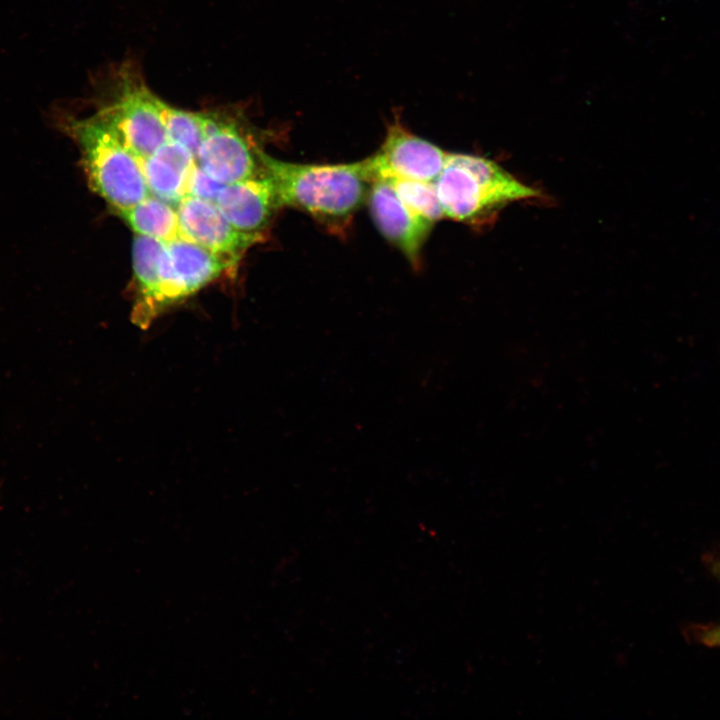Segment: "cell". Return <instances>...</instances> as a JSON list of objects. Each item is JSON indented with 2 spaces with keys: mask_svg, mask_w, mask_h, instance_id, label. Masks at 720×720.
Instances as JSON below:
<instances>
[{
  "mask_svg": "<svg viewBox=\"0 0 720 720\" xmlns=\"http://www.w3.org/2000/svg\"><path fill=\"white\" fill-rule=\"evenodd\" d=\"M275 187L280 207L301 210L327 229L344 232L367 200L373 178L367 160L342 164H301L258 152Z\"/></svg>",
  "mask_w": 720,
  "mask_h": 720,
  "instance_id": "obj_1",
  "label": "cell"
},
{
  "mask_svg": "<svg viewBox=\"0 0 720 720\" xmlns=\"http://www.w3.org/2000/svg\"><path fill=\"white\" fill-rule=\"evenodd\" d=\"M434 182L444 217L468 224L480 223L509 203L539 194L494 161L462 153L447 154Z\"/></svg>",
  "mask_w": 720,
  "mask_h": 720,
  "instance_id": "obj_2",
  "label": "cell"
},
{
  "mask_svg": "<svg viewBox=\"0 0 720 720\" xmlns=\"http://www.w3.org/2000/svg\"><path fill=\"white\" fill-rule=\"evenodd\" d=\"M59 121L80 149L90 187L117 213L151 195L136 156L94 114Z\"/></svg>",
  "mask_w": 720,
  "mask_h": 720,
  "instance_id": "obj_3",
  "label": "cell"
},
{
  "mask_svg": "<svg viewBox=\"0 0 720 720\" xmlns=\"http://www.w3.org/2000/svg\"><path fill=\"white\" fill-rule=\"evenodd\" d=\"M253 127L236 106L209 109L204 139L196 156L200 168L223 184L263 172Z\"/></svg>",
  "mask_w": 720,
  "mask_h": 720,
  "instance_id": "obj_4",
  "label": "cell"
},
{
  "mask_svg": "<svg viewBox=\"0 0 720 720\" xmlns=\"http://www.w3.org/2000/svg\"><path fill=\"white\" fill-rule=\"evenodd\" d=\"M447 154L395 120L388 127L380 149L366 160L373 182L390 178L434 182L444 166Z\"/></svg>",
  "mask_w": 720,
  "mask_h": 720,
  "instance_id": "obj_5",
  "label": "cell"
},
{
  "mask_svg": "<svg viewBox=\"0 0 720 720\" xmlns=\"http://www.w3.org/2000/svg\"><path fill=\"white\" fill-rule=\"evenodd\" d=\"M180 238L192 241L218 257L229 270L261 239L232 226L213 202L185 196L176 206Z\"/></svg>",
  "mask_w": 720,
  "mask_h": 720,
  "instance_id": "obj_6",
  "label": "cell"
},
{
  "mask_svg": "<svg viewBox=\"0 0 720 720\" xmlns=\"http://www.w3.org/2000/svg\"><path fill=\"white\" fill-rule=\"evenodd\" d=\"M367 200L380 232L411 264L419 265L422 248L434 224L411 210L397 196L388 180H375Z\"/></svg>",
  "mask_w": 720,
  "mask_h": 720,
  "instance_id": "obj_7",
  "label": "cell"
},
{
  "mask_svg": "<svg viewBox=\"0 0 720 720\" xmlns=\"http://www.w3.org/2000/svg\"><path fill=\"white\" fill-rule=\"evenodd\" d=\"M215 204L234 228L262 241L276 210L281 208L274 184L264 171L226 184Z\"/></svg>",
  "mask_w": 720,
  "mask_h": 720,
  "instance_id": "obj_8",
  "label": "cell"
},
{
  "mask_svg": "<svg viewBox=\"0 0 720 720\" xmlns=\"http://www.w3.org/2000/svg\"><path fill=\"white\" fill-rule=\"evenodd\" d=\"M136 158L150 194L176 207L186 196L187 178L196 164L192 152L166 139L153 154Z\"/></svg>",
  "mask_w": 720,
  "mask_h": 720,
  "instance_id": "obj_9",
  "label": "cell"
},
{
  "mask_svg": "<svg viewBox=\"0 0 720 720\" xmlns=\"http://www.w3.org/2000/svg\"><path fill=\"white\" fill-rule=\"evenodd\" d=\"M164 242L136 235L132 245L133 305L131 320L147 329L157 318L156 300L160 283L159 262Z\"/></svg>",
  "mask_w": 720,
  "mask_h": 720,
  "instance_id": "obj_10",
  "label": "cell"
},
{
  "mask_svg": "<svg viewBox=\"0 0 720 720\" xmlns=\"http://www.w3.org/2000/svg\"><path fill=\"white\" fill-rule=\"evenodd\" d=\"M180 302L229 270L213 253L182 238L165 242Z\"/></svg>",
  "mask_w": 720,
  "mask_h": 720,
  "instance_id": "obj_11",
  "label": "cell"
},
{
  "mask_svg": "<svg viewBox=\"0 0 720 720\" xmlns=\"http://www.w3.org/2000/svg\"><path fill=\"white\" fill-rule=\"evenodd\" d=\"M138 235L162 242L180 238L176 207L149 195L133 207L118 213Z\"/></svg>",
  "mask_w": 720,
  "mask_h": 720,
  "instance_id": "obj_12",
  "label": "cell"
},
{
  "mask_svg": "<svg viewBox=\"0 0 720 720\" xmlns=\"http://www.w3.org/2000/svg\"><path fill=\"white\" fill-rule=\"evenodd\" d=\"M156 104L167 139L184 145L196 158L205 136L208 110L180 109L172 106L159 95Z\"/></svg>",
  "mask_w": 720,
  "mask_h": 720,
  "instance_id": "obj_13",
  "label": "cell"
},
{
  "mask_svg": "<svg viewBox=\"0 0 720 720\" xmlns=\"http://www.w3.org/2000/svg\"><path fill=\"white\" fill-rule=\"evenodd\" d=\"M397 196L415 213L431 223L444 217L435 182L404 178L385 179Z\"/></svg>",
  "mask_w": 720,
  "mask_h": 720,
  "instance_id": "obj_14",
  "label": "cell"
},
{
  "mask_svg": "<svg viewBox=\"0 0 720 720\" xmlns=\"http://www.w3.org/2000/svg\"><path fill=\"white\" fill-rule=\"evenodd\" d=\"M225 185L210 177L196 162L187 178L186 196L215 203Z\"/></svg>",
  "mask_w": 720,
  "mask_h": 720,
  "instance_id": "obj_15",
  "label": "cell"
}]
</instances>
